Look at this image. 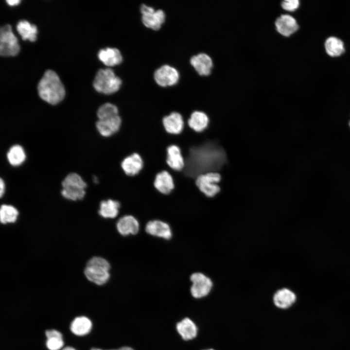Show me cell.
<instances>
[{"label":"cell","instance_id":"1","mask_svg":"<svg viewBox=\"0 0 350 350\" xmlns=\"http://www.w3.org/2000/svg\"><path fill=\"white\" fill-rule=\"evenodd\" d=\"M228 162L226 153L216 141L209 140L190 148L184 168L186 175H198L220 170Z\"/></svg>","mask_w":350,"mask_h":350},{"label":"cell","instance_id":"2","mask_svg":"<svg viewBox=\"0 0 350 350\" xmlns=\"http://www.w3.org/2000/svg\"><path fill=\"white\" fill-rule=\"evenodd\" d=\"M40 97L51 105H56L63 100L65 90L56 73L52 70L45 71L37 85Z\"/></svg>","mask_w":350,"mask_h":350},{"label":"cell","instance_id":"3","mask_svg":"<svg viewBox=\"0 0 350 350\" xmlns=\"http://www.w3.org/2000/svg\"><path fill=\"white\" fill-rule=\"evenodd\" d=\"M110 268L107 260L101 257L95 256L88 261L84 273L89 281L98 285H103L110 279Z\"/></svg>","mask_w":350,"mask_h":350},{"label":"cell","instance_id":"4","mask_svg":"<svg viewBox=\"0 0 350 350\" xmlns=\"http://www.w3.org/2000/svg\"><path fill=\"white\" fill-rule=\"evenodd\" d=\"M122 83L121 78L116 75L112 69H99L93 82L95 89L99 92L109 94L116 92Z\"/></svg>","mask_w":350,"mask_h":350},{"label":"cell","instance_id":"5","mask_svg":"<svg viewBox=\"0 0 350 350\" xmlns=\"http://www.w3.org/2000/svg\"><path fill=\"white\" fill-rule=\"evenodd\" d=\"M61 194L65 198L76 201L82 199L86 194L87 184L78 174L68 175L62 182Z\"/></svg>","mask_w":350,"mask_h":350},{"label":"cell","instance_id":"6","mask_svg":"<svg viewBox=\"0 0 350 350\" xmlns=\"http://www.w3.org/2000/svg\"><path fill=\"white\" fill-rule=\"evenodd\" d=\"M221 180V176L217 172H208L197 176L195 185L206 197L212 198L221 191L220 186L217 184Z\"/></svg>","mask_w":350,"mask_h":350},{"label":"cell","instance_id":"7","mask_svg":"<svg viewBox=\"0 0 350 350\" xmlns=\"http://www.w3.org/2000/svg\"><path fill=\"white\" fill-rule=\"evenodd\" d=\"M192 282L190 288L191 294L195 298L206 297L210 293L213 286L211 279L201 272L192 273L190 277Z\"/></svg>","mask_w":350,"mask_h":350},{"label":"cell","instance_id":"8","mask_svg":"<svg viewBox=\"0 0 350 350\" xmlns=\"http://www.w3.org/2000/svg\"><path fill=\"white\" fill-rule=\"evenodd\" d=\"M19 51L17 38L13 33L11 26L6 24L0 28V54L3 56L17 55Z\"/></svg>","mask_w":350,"mask_h":350},{"label":"cell","instance_id":"9","mask_svg":"<svg viewBox=\"0 0 350 350\" xmlns=\"http://www.w3.org/2000/svg\"><path fill=\"white\" fill-rule=\"evenodd\" d=\"M154 78L158 85L166 87L175 84L179 80V74L175 67L165 64L156 70Z\"/></svg>","mask_w":350,"mask_h":350},{"label":"cell","instance_id":"10","mask_svg":"<svg viewBox=\"0 0 350 350\" xmlns=\"http://www.w3.org/2000/svg\"><path fill=\"white\" fill-rule=\"evenodd\" d=\"M146 232L156 237L166 240H170L173 232L170 226L166 222L160 220H153L148 221L145 225Z\"/></svg>","mask_w":350,"mask_h":350},{"label":"cell","instance_id":"11","mask_svg":"<svg viewBox=\"0 0 350 350\" xmlns=\"http://www.w3.org/2000/svg\"><path fill=\"white\" fill-rule=\"evenodd\" d=\"M122 124L121 117L118 115L105 119L98 120L96 122V127L102 136L109 137L120 130Z\"/></svg>","mask_w":350,"mask_h":350},{"label":"cell","instance_id":"12","mask_svg":"<svg viewBox=\"0 0 350 350\" xmlns=\"http://www.w3.org/2000/svg\"><path fill=\"white\" fill-rule=\"evenodd\" d=\"M121 167L128 176L139 174L144 167V161L141 156L134 152L125 157L121 162Z\"/></svg>","mask_w":350,"mask_h":350},{"label":"cell","instance_id":"13","mask_svg":"<svg viewBox=\"0 0 350 350\" xmlns=\"http://www.w3.org/2000/svg\"><path fill=\"white\" fill-rule=\"evenodd\" d=\"M163 128L171 135H178L183 130L184 122L182 115L176 111L164 116L162 120Z\"/></svg>","mask_w":350,"mask_h":350},{"label":"cell","instance_id":"14","mask_svg":"<svg viewBox=\"0 0 350 350\" xmlns=\"http://www.w3.org/2000/svg\"><path fill=\"white\" fill-rule=\"evenodd\" d=\"M116 226L118 233L123 236L137 234L140 227L138 220L131 215H125L120 218Z\"/></svg>","mask_w":350,"mask_h":350},{"label":"cell","instance_id":"15","mask_svg":"<svg viewBox=\"0 0 350 350\" xmlns=\"http://www.w3.org/2000/svg\"><path fill=\"white\" fill-rule=\"evenodd\" d=\"M166 162L174 171H180L185 166V160L180 147L176 144H171L166 148Z\"/></svg>","mask_w":350,"mask_h":350},{"label":"cell","instance_id":"16","mask_svg":"<svg viewBox=\"0 0 350 350\" xmlns=\"http://www.w3.org/2000/svg\"><path fill=\"white\" fill-rule=\"evenodd\" d=\"M153 185L157 191L165 195L170 194L175 187L172 175L166 170L161 171L155 175Z\"/></svg>","mask_w":350,"mask_h":350},{"label":"cell","instance_id":"17","mask_svg":"<svg viewBox=\"0 0 350 350\" xmlns=\"http://www.w3.org/2000/svg\"><path fill=\"white\" fill-rule=\"evenodd\" d=\"M296 299L295 293L287 288L277 290L273 296L274 304L276 307L281 309L290 308L295 303Z\"/></svg>","mask_w":350,"mask_h":350},{"label":"cell","instance_id":"18","mask_svg":"<svg viewBox=\"0 0 350 350\" xmlns=\"http://www.w3.org/2000/svg\"><path fill=\"white\" fill-rule=\"evenodd\" d=\"M275 25L278 32L286 36L290 35L298 28L296 19L288 14L281 15L277 18Z\"/></svg>","mask_w":350,"mask_h":350},{"label":"cell","instance_id":"19","mask_svg":"<svg viewBox=\"0 0 350 350\" xmlns=\"http://www.w3.org/2000/svg\"><path fill=\"white\" fill-rule=\"evenodd\" d=\"M190 62L200 75H207L210 73L212 61L206 53H200L192 56L191 58Z\"/></svg>","mask_w":350,"mask_h":350},{"label":"cell","instance_id":"20","mask_svg":"<svg viewBox=\"0 0 350 350\" xmlns=\"http://www.w3.org/2000/svg\"><path fill=\"white\" fill-rule=\"evenodd\" d=\"M165 19V14L161 9H155L142 14L141 20L145 26L154 30L159 29Z\"/></svg>","mask_w":350,"mask_h":350},{"label":"cell","instance_id":"21","mask_svg":"<svg viewBox=\"0 0 350 350\" xmlns=\"http://www.w3.org/2000/svg\"><path fill=\"white\" fill-rule=\"evenodd\" d=\"M99 59L105 65L113 66L120 64L122 56L120 51L116 48L106 47L99 50Z\"/></svg>","mask_w":350,"mask_h":350},{"label":"cell","instance_id":"22","mask_svg":"<svg viewBox=\"0 0 350 350\" xmlns=\"http://www.w3.org/2000/svg\"><path fill=\"white\" fill-rule=\"evenodd\" d=\"M188 125L196 132H202L208 127L210 119L208 116L201 111L192 112L188 120Z\"/></svg>","mask_w":350,"mask_h":350},{"label":"cell","instance_id":"23","mask_svg":"<svg viewBox=\"0 0 350 350\" xmlns=\"http://www.w3.org/2000/svg\"><path fill=\"white\" fill-rule=\"evenodd\" d=\"M176 328L178 333L184 340H192L197 336L198 332L197 326L189 318L186 317L178 322Z\"/></svg>","mask_w":350,"mask_h":350},{"label":"cell","instance_id":"24","mask_svg":"<svg viewBox=\"0 0 350 350\" xmlns=\"http://www.w3.org/2000/svg\"><path fill=\"white\" fill-rule=\"evenodd\" d=\"M120 208L121 204L119 201L108 199L100 202L98 213L103 218L113 219L119 214Z\"/></svg>","mask_w":350,"mask_h":350},{"label":"cell","instance_id":"25","mask_svg":"<svg viewBox=\"0 0 350 350\" xmlns=\"http://www.w3.org/2000/svg\"><path fill=\"white\" fill-rule=\"evenodd\" d=\"M92 327L91 321L85 316L75 317L71 322L70 330L75 335L84 336L91 331Z\"/></svg>","mask_w":350,"mask_h":350},{"label":"cell","instance_id":"26","mask_svg":"<svg viewBox=\"0 0 350 350\" xmlns=\"http://www.w3.org/2000/svg\"><path fill=\"white\" fill-rule=\"evenodd\" d=\"M324 46L327 54L332 57L338 56L345 51L342 40L334 36H330L326 39Z\"/></svg>","mask_w":350,"mask_h":350},{"label":"cell","instance_id":"27","mask_svg":"<svg viewBox=\"0 0 350 350\" xmlns=\"http://www.w3.org/2000/svg\"><path fill=\"white\" fill-rule=\"evenodd\" d=\"M17 30L23 40L29 39L34 41L36 38L37 28L26 20H19L17 25Z\"/></svg>","mask_w":350,"mask_h":350},{"label":"cell","instance_id":"28","mask_svg":"<svg viewBox=\"0 0 350 350\" xmlns=\"http://www.w3.org/2000/svg\"><path fill=\"white\" fill-rule=\"evenodd\" d=\"M26 155L23 148L20 145L12 146L7 153L9 163L13 166H18L26 159Z\"/></svg>","mask_w":350,"mask_h":350},{"label":"cell","instance_id":"29","mask_svg":"<svg viewBox=\"0 0 350 350\" xmlns=\"http://www.w3.org/2000/svg\"><path fill=\"white\" fill-rule=\"evenodd\" d=\"M19 212L13 206L3 204L0 210V222L3 224L15 223L18 217Z\"/></svg>","mask_w":350,"mask_h":350},{"label":"cell","instance_id":"30","mask_svg":"<svg viewBox=\"0 0 350 350\" xmlns=\"http://www.w3.org/2000/svg\"><path fill=\"white\" fill-rule=\"evenodd\" d=\"M119 114L117 106L111 103H105L101 105L97 111L98 120L111 118Z\"/></svg>","mask_w":350,"mask_h":350},{"label":"cell","instance_id":"31","mask_svg":"<svg viewBox=\"0 0 350 350\" xmlns=\"http://www.w3.org/2000/svg\"><path fill=\"white\" fill-rule=\"evenodd\" d=\"M46 347L49 350H60L64 346L63 337H53L47 338Z\"/></svg>","mask_w":350,"mask_h":350},{"label":"cell","instance_id":"32","mask_svg":"<svg viewBox=\"0 0 350 350\" xmlns=\"http://www.w3.org/2000/svg\"><path fill=\"white\" fill-rule=\"evenodd\" d=\"M299 5L298 0H285L281 2L282 7L285 10L293 11L297 9Z\"/></svg>","mask_w":350,"mask_h":350},{"label":"cell","instance_id":"33","mask_svg":"<svg viewBox=\"0 0 350 350\" xmlns=\"http://www.w3.org/2000/svg\"><path fill=\"white\" fill-rule=\"evenodd\" d=\"M45 335L47 338L53 337H63L62 334L58 331L54 329L47 330L45 331Z\"/></svg>","mask_w":350,"mask_h":350},{"label":"cell","instance_id":"34","mask_svg":"<svg viewBox=\"0 0 350 350\" xmlns=\"http://www.w3.org/2000/svg\"><path fill=\"white\" fill-rule=\"evenodd\" d=\"M5 191V185L4 180L0 178V196L1 197L4 194Z\"/></svg>","mask_w":350,"mask_h":350},{"label":"cell","instance_id":"35","mask_svg":"<svg viewBox=\"0 0 350 350\" xmlns=\"http://www.w3.org/2000/svg\"><path fill=\"white\" fill-rule=\"evenodd\" d=\"M90 350H134L133 348L128 346L122 347L118 349L103 350L98 348H92Z\"/></svg>","mask_w":350,"mask_h":350},{"label":"cell","instance_id":"36","mask_svg":"<svg viewBox=\"0 0 350 350\" xmlns=\"http://www.w3.org/2000/svg\"><path fill=\"white\" fill-rule=\"evenodd\" d=\"M6 1L10 5H16L20 2L19 0H6Z\"/></svg>","mask_w":350,"mask_h":350},{"label":"cell","instance_id":"37","mask_svg":"<svg viewBox=\"0 0 350 350\" xmlns=\"http://www.w3.org/2000/svg\"><path fill=\"white\" fill-rule=\"evenodd\" d=\"M61 350H76L71 347L68 346V347L63 348Z\"/></svg>","mask_w":350,"mask_h":350},{"label":"cell","instance_id":"38","mask_svg":"<svg viewBox=\"0 0 350 350\" xmlns=\"http://www.w3.org/2000/svg\"><path fill=\"white\" fill-rule=\"evenodd\" d=\"M214 350L212 349H207V350Z\"/></svg>","mask_w":350,"mask_h":350},{"label":"cell","instance_id":"39","mask_svg":"<svg viewBox=\"0 0 350 350\" xmlns=\"http://www.w3.org/2000/svg\"><path fill=\"white\" fill-rule=\"evenodd\" d=\"M349 124H350V123H349Z\"/></svg>","mask_w":350,"mask_h":350}]
</instances>
